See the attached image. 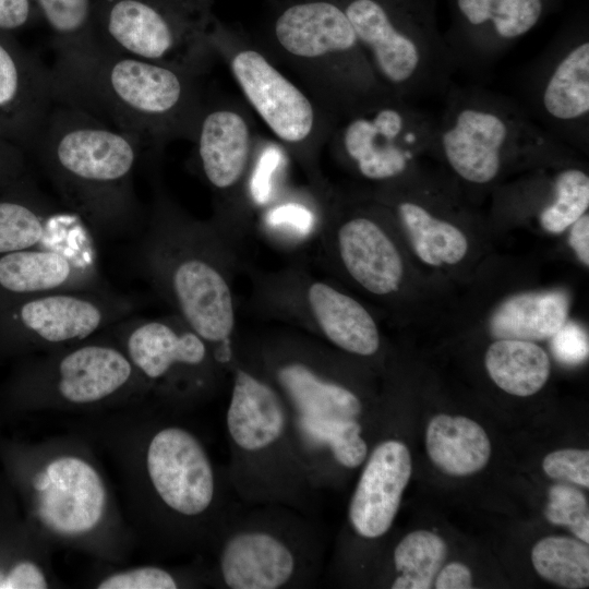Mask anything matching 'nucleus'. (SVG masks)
Returning <instances> with one entry per match:
<instances>
[{
    "label": "nucleus",
    "instance_id": "nucleus-1",
    "mask_svg": "<svg viewBox=\"0 0 589 589\" xmlns=\"http://www.w3.org/2000/svg\"><path fill=\"white\" fill-rule=\"evenodd\" d=\"M152 401L83 417L75 431L117 468L136 542L158 551L196 550L223 524L219 481L201 438Z\"/></svg>",
    "mask_w": 589,
    "mask_h": 589
},
{
    "label": "nucleus",
    "instance_id": "nucleus-2",
    "mask_svg": "<svg viewBox=\"0 0 589 589\" xmlns=\"http://www.w3.org/2000/svg\"><path fill=\"white\" fill-rule=\"evenodd\" d=\"M25 521L52 549L122 565L136 545L95 447L72 432L2 450Z\"/></svg>",
    "mask_w": 589,
    "mask_h": 589
},
{
    "label": "nucleus",
    "instance_id": "nucleus-3",
    "mask_svg": "<svg viewBox=\"0 0 589 589\" xmlns=\"http://www.w3.org/2000/svg\"><path fill=\"white\" fill-rule=\"evenodd\" d=\"M195 74L100 45L56 56L50 68L55 104L85 111L151 146L173 135L194 136L203 108Z\"/></svg>",
    "mask_w": 589,
    "mask_h": 589
},
{
    "label": "nucleus",
    "instance_id": "nucleus-4",
    "mask_svg": "<svg viewBox=\"0 0 589 589\" xmlns=\"http://www.w3.org/2000/svg\"><path fill=\"white\" fill-rule=\"evenodd\" d=\"M143 141L96 117L55 104L33 151L68 209L93 233H120L139 216L134 172Z\"/></svg>",
    "mask_w": 589,
    "mask_h": 589
},
{
    "label": "nucleus",
    "instance_id": "nucleus-5",
    "mask_svg": "<svg viewBox=\"0 0 589 589\" xmlns=\"http://www.w3.org/2000/svg\"><path fill=\"white\" fill-rule=\"evenodd\" d=\"M215 226L196 221L157 194L140 249L154 289L226 361L236 309L226 255Z\"/></svg>",
    "mask_w": 589,
    "mask_h": 589
},
{
    "label": "nucleus",
    "instance_id": "nucleus-6",
    "mask_svg": "<svg viewBox=\"0 0 589 589\" xmlns=\"http://www.w3.org/2000/svg\"><path fill=\"white\" fill-rule=\"evenodd\" d=\"M436 118L431 155L461 185L493 188L514 170L533 169L574 157L522 105L503 94L452 83Z\"/></svg>",
    "mask_w": 589,
    "mask_h": 589
},
{
    "label": "nucleus",
    "instance_id": "nucleus-7",
    "mask_svg": "<svg viewBox=\"0 0 589 589\" xmlns=\"http://www.w3.org/2000/svg\"><path fill=\"white\" fill-rule=\"evenodd\" d=\"M380 82L405 99L444 95L457 69L437 20V0H344Z\"/></svg>",
    "mask_w": 589,
    "mask_h": 589
},
{
    "label": "nucleus",
    "instance_id": "nucleus-8",
    "mask_svg": "<svg viewBox=\"0 0 589 589\" xmlns=\"http://www.w3.org/2000/svg\"><path fill=\"white\" fill-rule=\"evenodd\" d=\"M148 400L146 383L109 334L44 352L19 389V404L26 409L84 417Z\"/></svg>",
    "mask_w": 589,
    "mask_h": 589
},
{
    "label": "nucleus",
    "instance_id": "nucleus-9",
    "mask_svg": "<svg viewBox=\"0 0 589 589\" xmlns=\"http://www.w3.org/2000/svg\"><path fill=\"white\" fill-rule=\"evenodd\" d=\"M226 426L236 484L244 494L284 498L288 483L283 477H305L286 401L263 373L235 369Z\"/></svg>",
    "mask_w": 589,
    "mask_h": 589
},
{
    "label": "nucleus",
    "instance_id": "nucleus-10",
    "mask_svg": "<svg viewBox=\"0 0 589 589\" xmlns=\"http://www.w3.org/2000/svg\"><path fill=\"white\" fill-rule=\"evenodd\" d=\"M263 373L284 397L302 462L335 449L357 426L362 401L326 370L323 352L308 346L274 345Z\"/></svg>",
    "mask_w": 589,
    "mask_h": 589
},
{
    "label": "nucleus",
    "instance_id": "nucleus-11",
    "mask_svg": "<svg viewBox=\"0 0 589 589\" xmlns=\"http://www.w3.org/2000/svg\"><path fill=\"white\" fill-rule=\"evenodd\" d=\"M108 329L146 383L154 404L179 409L214 389L219 363L209 346L177 314L130 316Z\"/></svg>",
    "mask_w": 589,
    "mask_h": 589
},
{
    "label": "nucleus",
    "instance_id": "nucleus-12",
    "mask_svg": "<svg viewBox=\"0 0 589 589\" xmlns=\"http://www.w3.org/2000/svg\"><path fill=\"white\" fill-rule=\"evenodd\" d=\"M522 107L572 149L589 145V19L574 14L528 67Z\"/></svg>",
    "mask_w": 589,
    "mask_h": 589
},
{
    "label": "nucleus",
    "instance_id": "nucleus-13",
    "mask_svg": "<svg viewBox=\"0 0 589 589\" xmlns=\"http://www.w3.org/2000/svg\"><path fill=\"white\" fill-rule=\"evenodd\" d=\"M336 135L342 160L357 175L382 187L398 181L431 155L436 118L395 94L345 115Z\"/></svg>",
    "mask_w": 589,
    "mask_h": 589
},
{
    "label": "nucleus",
    "instance_id": "nucleus-14",
    "mask_svg": "<svg viewBox=\"0 0 589 589\" xmlns=\"http://www.w3.org/2000/svg\"><path fill=\"white\" fill-rule=\"evenodd\" d=\"M274 31L289 55L329 64L344 113L392 93L376 77L341 5L324 0L292 4Z\"/></svg>",
    "mask_w": 589,
    "mask_h": 589
},
{
    "label": "nucleus",
    "instance_id": "nucleus-15",
    "mask_svg": "<svg viewBox=\"0 0 589 589\" xmlns=\"http://www.w3.org/2000/svg\"><path fill=\"white\" fill-rule=\"evenodd\" d=\"M136 302L124 294L98 290H61L24 299L14 311L20 335L43 352L97 336L130 317Z\"/></svg>",
    "mask_w": 589,
    "mask_h": 589
},
{
    "label": "nucleus",
    "instance_id": "nucleus-16",
    "mask_svg": "<svg viewBox=\"0 0 589 589\" xmlns=\"http://www.w3.org/2000/svg\"><path fill=\"white\" fill-rule=\"evenodd\" d=\"M98 44L147 61L197 73L206 46L191 27L151 0H108L97 21Z\"/></svg>",
    "mask_w": 589,
    "mask_h": 589
},
{
    "label": "nucleus",
    "instance_id": "nucleus-17",
    "mask_svg": "<svg viewBox=\"0 0 589 589\" xmlns=\"http://www.w3.org/2000/svg\"><path fill=\"white\" fill-rule=\"evenodd\" d=\"M560 0H447L443 33L457 67L489 65L531 32Z\"/></svg>",
    "mask_w": 589,
    "mask_h": 589
},
{
    "label": "nucleus",
    "instance_id": "nucleus-18",
    "mask_svg": "<svg viewBox=\"0 0 589 589\" xmlns=\"http://www.w3.org/2000/svg\"><path fill=\"white\" fill-rule=\"evenodd\" d=\"M216 575L230 589H279L294 585L303 568L301 550L266 525L218 532ZM213 541V542H214Z\"/></svg>",
    "mask_w": 589,
    "mask_h": 589
},
{
    "label": "nucleus",
    "instance_id": "nucleus-19",
    "mask_svg": "<svg viewBox=\"0 0 589 589\" xmlns=\"http://www.w3.org/2000/svg\"><path fill=\"white\" fill-rule=\"evenodd\" d=\"M230 69L250 105L280 141L294 145L310 137L315 122L312 103L261 52L238 51Z\"/></svg>",
    "mask_w": 589,
    "mask_h": 589
},
{
    "label": "nucleus",
    "instance_id": "nucleus-20",
    "mask_svg": "<svg viewBox=\"0 0 589 589\" xmlns=\"http://www.w3.org/2000/svg\"><path fill=\"white\" fill-rule=\"evenodd\" d=\"M53 105L50 68L0 34V135L32 149Z\"/></svg>",
    "mask_w": 589,
    "mask_h": 589
},
{
    "label": "nucleus",
    "instance_id": "nucleus-21",
    "mask_svg": "<svg viewBox=\"0 0 589 589\" xmlns=\"http://www.w3.org/2000/svg\"><path fill=\"white\" fill-rule=\"evenodd\" d=\"M411 470L410 452L402 442L386 440L372 450L348 509L356 533L365 539H376L389 530Z\"/></svg>",
    "mask_w": 589,
    "mask_h": 589
},
{
    "label": "nucleus",
    "instance_id": "nucleus-22",
    "mask_svg": "<svg viewBox=\"0 0 589 589\" xmlns=\"http://www.w3.org/2000/svg\"><path fill=\"white\" fill-rule=\"evenodd\" d=\"M96 255L32 247L0 254V289L27 299L61 290L105 289Z\"/></svg>",
    "mask_w": 589,
    "mask_h": 589
},
{
    "label": "nucleus",
    "instance_id": "nucleus-23",
    "mask_svg": "<svg viewBox=\"0 0 589 589\" xmlns=\"http://www.w3.org/2000/svg\"><path fill=\"white\" fill-rule=\"evenodd\" d=\"M335 245L346 273L366 292L386 297L399 291L405 274L402 256L374 216L354 213L342 219Z\"/></svg>",
    "mask_w": 589,
    "mask_h": 589
},
{
    "label": "nucleus",
    "instance_id": "nucleus-24",
    "mask_svg": "<svg viewBox=\"0 0 589 589\" xmlns=\"http://www.w3.org/2000/svg\"><path fill=\"white\" fill-rule=\"evenodd\" d=\"M194 137L199 168L209 188L220 195L231 192L251 160L252 139L244 117L227 108H202Z\"/></svg>",
    "mask_w": 589,
    "mask_h": 589
},
{
    "label": "nucleus",
    "instance_id": "nucleus-25",
    "mask_svg": "<svg viewBox=\"0 0 589 589\" xmlns=\"http://www.w3.org/2000/svg\"><path fill=\"white\" fill-rule=\"evenodd\" d=\"M302 308L314 329L334 347L359 357H372L381 347L378 326L357 299L323 280H309Z\"/></svg>",
    "mask_w": 589,
    "mask_h": 589
},
{
    "label": "nucleus",
    "instance_id": "nucleus-26",
    "mask_svg": "<svg viewBox=\"0 0 589 589\" xmlns=\"http://www.w3.org/2000/svg\"><path fill=\"white\" fill-rule=\"evenodd\" d=\"M568 296L560 289L514 293L490 314L489 332L495 339H550L568 321Z\"/></svg>",
    "mask_w": 589,
    "mask_h": 589
},
{
    "label": "nucleus",
    "instance_id": "nucleus-27",
    "mask_svg": "<svg viewBox=\"0 0 589 589\" xmlns=\"http://www.w3.org/2000/svg\"><path fill=\"white\" fill-rule=\"evenodd\" d=\"M425 444L432 462L455 477L480 471L491 455L485 431L476 421L461 416H435L428 424Z\"/></svg>",
    "mask_w": 589,
    "mask_h": 589
},
{
    "label": "nucleus",
    "instance_id": "nucleus-28",
    "mask_svg": "<svg viewBox=\"0 0 589 589\" xmlns=\"http://www.w3.org/2000/svg\"><path fill=\"white\" fill-rule=\"evenodd\" d=\"M484 365L491 380L504 392L527 397L548 382L551 363L536 341L498 338L486 349Z\"/></svg>",
    "mask_w": 589,
    "mask_h": 589
},
{
    "label": "nucleus",
    "instance_id": "nucleus-29",
    "mask_svg": "<svg viewBox=\"0 0 589 589\" xmlns=\"http://www.w3.org/2000/svg\"><path fill=\"white\" fill-rule=\"evenodd\" d=\"M0 543V589L61 587L51 565L52 549L27 525Z\"/></svg>",
    "mask_w": 589,
    "mask_h": 589
},
{
    "label": "nucleus",
    "instance_id": "nucleus-30",
    "mask_svg": "<svg viewBox=\"0 0 589 589\" xmlns=\"http://www.w3.org/2000/svg\"><path fill=\"white\" fill-rule=\"evenodd\" d=\"M447 555L445 541L437 534L417 530L405 536L394 551L398 576L393 589H429Z\"/></svg>",
    "mask_w": 589,
    "mask_h": 589
},
{
    "label": "nucleus",
    "instance_id": "nucleus-31",
    "mask_svg": "<svg viewBox=\"0 0 589 589\" xmlns=\"http://www.w3.org/2000/svg\"><path fill=\"white\" fill-rule=\"evenodd\" d=\"M531 561L542 578L563 588L582 589L589 585L588 543L568 537H546L532 548Z\"/></svg>",
    "mask_w": 589,
    "mask_h": 589
},
{
    "label": "nucleus",
    "instance_id": "nucleus-32",
    "mask_svg": "<svg viewBox=\"0 0 589 589\" xmlns=\"http://www.w3.org/2000/svg\"><path fill=\"white\" fill-rule=\"evenodd\" d=\"M55 35L56 56L85 52L98 46L92 0H36Z\"/></svg>",
    "mask_w": 589,
    "mask_h": 589
},
{
    "label": "nucleus",
    "instance_id": "nucleus-33",
    "mask_svg": "<svg viewBox=\"0 0 589 589\" xmlns=\"http://www.w3.org/2000/svg\"><path fill=\"white\" fill-rule=\"evenodd\" d=\"M554 197L538 213L543 230L562 233L589 208V175L574 157L560 163L555 170Z\"/></svg>",
    "mask_w": 589,
    "mask_h": 589
},
{
    "label": "nucleus",
    "instance_id": "nucleus-34",
    "mask_svg": "<svg viewBox=\"0 0 589 589\" xmlns=\"http://www.w3.org/2000/svg\"><path fill=\"white\" fill-rule=\"evenodd\" d=\"M55 211L35 194L0 196V254L38 245Z\"/></svg>",
    "mask_w": 589,
    "mask_h": 589
},
{
    "label": "nucleus",
    "instance_id": "nucleus-35",
    "mask_svg": "<svg viewBox=\"0 0 589 589\" xmlns=\"http://www.w3.org/2000/svg\"><path fill=\"white\" fill-rule=\"evenodd\" d=\"M193 576L177 569L144 564L111 568L100 574L91 587L97 589H177L192 587Z\"/></svg>",
    "mask_w": 589,
    "mask_h": 589
},
{
    "label": "nucleus",
    "instance_id": "nucleus-36",
    "mask_svg": "<svg viewBox=\"0 0 589 589\" xmlns=\"http://www.w3.org/2000/svg\"><path fill=\"white\" fill-rule=\"evenodd\" d=\"M544 514L551 524L566 526L578 539L589 542V507L581 491L565 484L553 485Z\"/></svg>",
    "mask_w": 589,
    "mask_h": 589
},
{
    "label": "nucleus",
    "instance_id": "nucleus-37",
    "mask_svg": "<svg viewBox=\"0 0 589 589\" xmlns=\"http://www.w3.org/2000/svg\"><path fill=\"white\" fill-rule=\"evenodd\" d=\"M542 468L550 478L589 488V452L587 449L565 448L552 452L544 457Z\"/></svg>",
    "mask_w": 589,
    "mask_h": 589
},
{
    "label": "nucleus",
    "instance_id": "nucleus-38",
    "mask_svg": "<svg viewBox=\"0 0 589 589\" xmlns=\"http://www.w3.org/2000/svg\"><path fill=\"white\" fill-rule=\"evenodd\" d=\"M550 339L553 354L563 364L576 365L588 358V335L575 322L567 321Z\"/></svg>",
    "mask_w": 589,
    "mask_h": 589
},
{
    "label": "nucleus",
    "instance_id": "nucleus-39",
    "mask_svg": "<svg viewBox=\"0 0 589 589\" xmlns=\"http://www.w3.org/2000/svg\"><path fill=\"white\" fill-rule=\"evenodd\" d=\"M31 16V0H0V33L22 28Z\"/></svg>",
    "mask_w": 589,
    "mask_h": 589
},
{
    "label": "nucleus",
    "instance_id": "nucleus-40",
    "mask_svg": "<svg viewBox=\"0 0 589 589\" xmlns=\"http://www.w3.org/2000/svg\"><path fill=\"white\" fill-rule=\"evenodd\" d=\"M23 166L22 147L0 135V182H13Z\"/></svg>",
    "mask_w": 589,
    "mask_h": 589
},
{
    "label": "nucleus",
    "instance_id": "nucleus-41",
    "mask_svg": "<svg viewBox=\"0 0 589 589\" xmlns=\"http://www.w3.org/2000/svg\"><path fill=\"white\" fill-rule=\"evenodd\" d=\"M436 589H469L472 588V575L462 563L453 562L438 570L435 579Z\"/></svg>",
    "mask_w": 589,
    "mask_h": 589
},
{
    "label": "nucleus",
    "instance_id": "nucleus-42",
    "mask_svg": "<svg viewBox=\"0 0 589 589\" xmlns=\"http://www.w3.org/2000/svg\"><path fill=\"white\" fill-rule=\"evenodd\" d=\"M568 243L579 262L589 266V214L579 217L569 228Z\"/></svg>",
    "mask_w": 589,
    "mask_h": 589
}]
</instances>
